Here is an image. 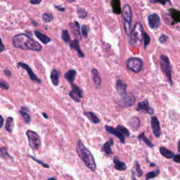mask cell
<instances>
[{"label":"cell","instance_id":"1","mask_svg":"<svg viewBox=\"0 0 180 180\" xmlns=\"http://www.w3.org/2000/svg\"><path fill=\"white\" fill-rule=\"evenodd\" d=\"M13 45L16 48L23 50H31L39 52L42 49V46L34 40L31 37L25 34H19L13 37Z\"/></svg>","mask_w":180,"mask_h":180},{"label":"cell","instance_id":"2","mask_svg":"<svg viewBox=\"0 0 180 180\" xmlns=\"http://www.w3.org/2000/svg\"><path fill=\"white\" fill-rule=\"evenodd\" d=\"M77 152L79 156L83 160L86 166L91 171H95L97 169V165L93 155L86 146L84 145L81 140H79L77 144Z\"/></svg>","mask_w":180,"mask_h":180},{"label":"cell","instance_id":"3","mask_svg":"<svg viewBox=\"0 0 180 180\" xmlns=\"http://www.w3.org/2000/svg\"><path fill=\"white\" fill-rule=\"evenodd\" d=\"M144 30L143 26L140 22H137L135 24L133 28L130 37V44L134 46H139L144 41Z\"/></svg>","mask_w":180,"mask_h":180},{"label":"cell","instance_id":"4","mask_svg":"<svg viewBox=\"0 0 180 180\" xmlns=\"http://www.w3.org/2000/svg\"><path fill=\"white\" fill-rule=\"evenodd\" d=\"M122 16H123L124 28H125L127 35H129L131 22H132V10H131L130 6L128 4L124 6L123 11H122Z\"/></svg>","mask_w":180,"mask_h":180},{"label":"cell","instance_id":"5","mask_svg":"<svg viewBox=\"0 0 180 180\" xmlns=\"http://www.w3.org/2000/svg\"><path fill=\"white\" fill-rule=\"evenodd\" d=\"M160 63L163 73H164L165 75L166 76L169 83L172 85L173 82H172V69L171 65H170V59H169V58L167 56L161 55L160 59Z\"/></svg>","mask_w":180,"mask_h":180},{"label":"cell","instance_id":"6","mask_svg":"<svg viewBox=\"0 0 180 180\" xmlns=\"http://www.w3.org/2000/svg\"><path fill=\"white\" fill-rule=\"evenodd\" d=\"M26 135L28 136L30 146L34 150L38 149L41 145V139L39 134L32 130H27Z\"/></svg>","mask_w":180,"mask_h":180},{"label":"cell","instance_id":"7","mask_svg":"<svg viewBox=\"0 0 180 180\" xmlns=\"http://www.w3.org/2000/svg\"><path fill=\"white\" fill-rule=\"evenodd\" d=\"M127 67L134 73H139L143 68V62L139 58H130L127 61Z\"/></svg>","mask_w":180,"mask_h":180},{"label":"cell","instance_id":"8","mask_svg":"<svg viewBox=\"0 0 180 180\" xmlns=\"http://www.w3.org/2000/svg\"><path fill=\"white\" fill-rule=\"evenodd\" d=\"M136 110L144 112V113H147L151 115H153V113H154V110L150 106L148 100H144L143 101H141L139 103L137 106H136Z\"/></svg>","mask_w":180,"mask_h":180},{"label":"cell","instance_id":"9","mask_svg":"<svg viewBox=\"0 0 180 180\" xmlns=\"http://www.w3.org/2000/svg\"><path fill=\"white\" fill-rule=\"evenodd\" d=\"M148 23L151 29L156 30L160 24V17L157 14H151L148 17Z\"/></svg>","mask_w":180,"mask_h":180},{"label":"cell","instance_id":"10","mask_svg":"<svg viewBox=\"0 0 180 180\" xmlns=\"http://www.w3.org/2000/svg\"><path fill=\"white\" fill-rule=\"evenodd\" d=\"M151 125L152 131H153V134L155 135V137L158 138L160 137L161 135V128L160 122H159L158 119L155 117V116H152L151 119Z\"/></svg>","mask_w":180,"mask_h":180},{"label":"cell","instance_id":"11","mask_svg":"<svg viewBox=\"0 0 180 180\" xmlns=\"http://www.w3.org/2000/svg\"><path fill=\"white\" fill-rule=\"evenodd\" d=\"M69 95L73 100L80 102V99L82 98V94L81 89L79 88L75 84H72V90L69 93Z\"/></svg>","mask_w":180,"mask_h":180},{"label":"cell","instance_id":"12","mask_svg":"<svg viewBox=\"0 0 180 180\" xmlns=\"http://www.w3.org/2000/svg\"><path fill=\"white\" fill-rule=\"evenodd\" d=\"M105 129H106V130L108 133H110V134H111L112 135H114L115 136H116V137L120 140V142L122 144H125V137L121 134V132H120L117 128H113V127H112L106 125V126H105Z\"/></svg>","mask_w":180,"mask_h":180},{"label":"cell","instance_id":"13","mask_svg":"<svg viewBox=\"0 0 180 180\" xmlns=\"http://www.w3.org/2000/svg\"><path fill=\"white\" fill-rule=\"evenodd\" d=\"M122 98V106L124 107H130L134 105L135 102L134 96L132 94L127 93L124 97H121Z\"/></svg>","mask_w":180,"mask_h":180},{"label":"cell","instance_id":"14","mask_svg":"<svg viewBox=\"0 0 180 180\" xmlns=\"http://www.w3.org/2000/svg\"><path fill=\"white\" fill-rule=\"evenodd\" d=\"M18 67H21V68H22L25 69V70H27L28 75H29L30 78L33 81L35 82H38V83H41L40 79H39L38 78H37L36 75L33 73V71L32 70V69L29 66H28L27 64H25V63H19L18 64Z\"/></svg>","mask_w":180,"mask_h":180},{"label":"cell","instance_id":"15","mask_svg":"<svg viewBox=\"0 0 180 180\" xmlns=\"http://www.w3.org/2000/svg\"><path fill=\"white\" fill-rule=\"evenodd\" d=\"M116 89H117L118 94L121 97H124L128 93L127 91V84L120 80H118L116 82Z\"/></svg>","mask_w":180,"mask_h":180},{"label":"cell","instance_id":"16","mask_svg":"<svg viewBox=\"0 0 180 180\" xmlns=\"http://www.w3.org/2000/svg\"><path fill=\"white\" fill-rule=\"evenodd\" d=\"M114 141L112 139H110L109 141L106 142L102 146V151L104 152V153L108 156L111 155L112 154V151L111 150V146H113Z\"/></svg>","mask_w":180,"mask_h":180},{"label":"cell","instance_id":"17","mask_svg":"<svg viewBox=\"0 0 180 180\" xmlns=\"http://www.w3.org/2000/svg\"><path fill=\"white\" fill-rule=\"evenodd\" d=\"M113 163L114 168H115L116 170H118V171H124V170H125L127 169L126 164L120 160L118 156H115L113 158Z\"/></svg>","mask_w":180,"mask_h":180},{"label":"cell","instance_id":"18","mask_svg":"<svg viewBox=\"0 0 180 180\" xmlns=\"http://www.w3.org/2000/svg\"><path fill=\"white\" fill-rule=\"evenodd\" d=\"M128 125L130 127V128L132 129V131L136 132V131H138V129H139L140 127L139 118L138 117H132L129 120Z\"/></svg>","mask_w":180,"mask_h":180},{"label":"cell","instance_id":"19","mask_svg":"<svg viewBox=\"0 0 180 180\" xmlns=\"http://www.w3.org/2000/svg\"><path fill=\"white\" fill-rule=\"evenodd\" d=\"M91 78H92V81L94 84V85L97 87H100L101 83V80L100 74H99V71L97 69H93L91 70Z\"/></svg>","mask_w":180,"mask_h":180},{"label":"cell","instance_id":"20","mask_svg":"<svg viewBox=\"0 0 180 180\" xmlns=\"http://www.w3.org/2000/svg\"><path fill=\"white\" fill-rule=\"evenodd\" d=\"M160 153L163 156H164L165 158H166L168 159L174 158V157L175 156L174 153L170 151V150L168 149L167 148L163 147V146H161L160 148Z\"/></svg>","mask_w":180,"mask_h":180},{"label":"cell","instance_id":"21","mask_svg":"<svg viewBox=\"0 0 180 180\" xmlns=\"http://www.w3.org/2000/svg\"><path fill=\"white\" fill-rule=\"evenodd\" d=\"M170 16L174 22H180V11L176 9H169Z\"/></svg>","mask_w":180,"mask_h":180},{"label":"cell","instance_id":"22","mask_svg":"<svg viewBox=\"0 0 180 180\" xmlns=\"http://www.w3.org/2000/svg\"><path fill=\"white\" fill-rule=\"evenodd\" d=\"M111 5L112 8V11L115 14H120L122 9L120 7V0H112Z\"/></svg>","mask_w":180,"mask_h":180},{"label":"cell","instance_id":"23","mask_svg":"<svg viewBox=\"0 0 180 180\" xmlns=\"http://www.w3.org/2000/svg\"><path fill=\"white\" fill-rule=\"evenodd\" d=\"M35 36L37 37V38L39 40H40L41 42L44 43V44H47V43H49L51 41V39L49 38V37L46 36V35H44V34H42V33H40L39 31L35 30Z\"/></svg>","mask_w":180,"mask_h":180},{"label":"cell","instance_id":"24","mask_svg":"<svg viewBox=\"0 0 180 180\" xmlns=\"http://www.w3.org/2000/svg\"><path fill=\"white\" fill-rule=\"evenodd\" d=\"M70 46L71 47V49H75L77 52H78V55L80 57H84V54L81 51V49H80L78 41L77 40V39H75V40H73L72 42L70 43Z\"/></svg>","mask_w":180,"mask_h":180},{"label":"cell","instance_id":"25","mask_svg":"<svg viewBox=\"0 0 180 180\" xmlns=\"http://www.w3.org/2000/svg\"><path fill=\"white\" fill-rule=\"evenodd\" d=\"M59 75L60 73L57 70H53L51 73V80L52 83L55 86H57L59 82Z\"/></svg>","mask_w":180,"mask_h":180},{"label":"cell","instance_id":"26","mask_svg":"<svg viewBox=\"0 0 180 180\" xmlns=\"http://www.w3.org/2000/svg\"><path fill=\"white\" fill-rule=\"evenodd\" d=\"M71 29H72L73 33L74 35L78 38H80L81 35H80V26H79V23L78 22H74L73 23L70 24Z\"/></svg>","mask_w":180,"mask_h":180},{"label":"cell","instance_id":"27","mask_svg":"<svg viewBox=\"0 0 180 180\" xmlns=\"http://www.w3.org/2000/svg\"><path fill=\"white\" fill-rule=\"evenodd\" d=\"M76 74H77V72L75 70H70L68 71V72L65 74V78L68 80V81L72 84L73 81H74V80H75V78Z\"/></svg>","mask_w":180,"mask_h":180},{"label":"cell","instance_id":"28","mask_svg":"<svg viewBox=\"0 0 180 180\" xmlns=\"http://www.w3.org/2000/svg\"><path fill=\"white\" fill-rule=\"evenodd\" d=\"M144 134H145V132H143L142 133V134H140L138 136V139L139 141H142V142H144V143H145L146 145H147L150 148H153V144L152 142L150 141L149 139L146 138V136L144 135Z\"/></svg>","mask_w":180,"mask_h":180},{"label":"cell","instance_id":"29","mask_svg":"<svg viewBox=\"0 0 180 180\" xmlns=\"http://www.w3.org/2000/svg\"><path fill=\"white\" fill-rule=\"evenodd\" d=\"M159 173H160V170H159V168L156 169L154 171L147 172L146 174V180H149L151 179H153V178H155L158 177Z\"/></svg>","mask_w":180,"mask_h":180},{"label":"cell","instance_id":"30","mask_svg":"<svg viewBox=\"0 0 180 180\" xmlns=\"http://www.w3.org/2000/svg\"><path fill=\"white\" fill-rule=\"evenodd\" d=\"M85 115L89 118V119L94 124H98L100 123V120L97 117V115L92 112H85Z\"/></svg>","mask_w":180,"mask_h":180},{"label":"cell","instance_id":"31","mask_svg":"<svg viewBox=\"0 0 180 180\" xmlns=\"http://www.w3.org/2000/svg\"><path fill=\"white\" fill-rule=\"evenodd\" d=\"M14 119H13V118L9 117L8 119H7V125H6V129H7L9 132H12L13 129H14Z\"/></svg>","mask_w":180,"mask_h":180},{"label":"cell","instance_id":"32","mask_svg":"<svg viewBox=\"0 0 180 180\" xmlns=\"http://www.w3.org/2000/svg\"><path fill=\"white\" fill-rule=\"evenodd\" d=\"M116 128L121 132V134H123L125 137H129V136H130V133H129V130L125 127L122 126V125H118Z\"/></svg>","mask_w":180,"mask_h":180},{"label":"cell","instance_id":"33","mask_svg":"<svg viewBox=\"0 0 180 180\" xmlns=\"http://www.w3.org/2000/svg\"><path fill=\"white\" fill-rule=\"evenodd\" d=\"M20 113L21 114L22 117L23 118V120H24V121L25 122V123L29 124L30 122V120H31V118H30V116L29 114H28L27 112L24 111V110H20Z\"/></svg>","mask_w":180,"mask_h":180},{"label":"cell","instance_id":"34","mask_svg":"<svg viewBox=\"0 0 180 180\" xmlns=\"http://www.w3.org/2000/svg\"><path fill=\"white\" fill-rule=\"evenodd\" d=\"M42 19L45 22H49L54 19V16L53 15L49 13H44L42 15Z\"/></svg>","mask_w":180,"mask_h":180},{"label":"cell","instance_id":"35","mask_svg":"<svg viewBox=\"0 0 180 180\" xmlns=\"http://www.w3.org/2000/svg\"><path fill=\"white\" fill-rule=\"evenodd\" d=\"M135 171H136V174L138 177H142L143 175V171L141 169V166L137 161L135 162Z\"/></svg>","mask_w":180,"mask_h":180},{"label":"cell","instance_id":"36","mask_svg":"<svg viewBox=\"0 0 180 180\" xmlns=\"http://www.w3.org/2000/svg\"><path fill=\"white\" fill-rule=\"evenodd\" d=\"M70 35H69L68 31L65 30L62 32V39H63L65 42H70Z\"/></svg>","mask_w":180,"mask_h":180},{"label":"cell","instance_id":"37","mask_svg":"<svg viewBox=\"0 0 180 180\" xmlns=\"http://www.w3.org/2000/svg\"><path fill=\"white\" fill-rule=\"evenodd\" d=\"M0 156H1L2 158H11L10 156V155L9 154L8 152H7V150L6 148L3 147L0 149Z\"/></svg>","mask_w":180,"mask_h":180},{"label":"cell","instance_id":"38","mask_svg":"<svg viewBox=\"0 0 180 180\" xmlns=\"http://www.w3.org/2000/svg\"><path fill=\"white\" fill-rule=\"evenodd\" d=\"M150 41H151V38H150L149 35H148V34L146 33H145V32H144V47H145V49H146V46L149 45Z\"/></svg>","mask_w":180,"mask_h":180},{"label":"cell","instance_id":"39","mask_svg":"<svg viewBox=\"0 0 180 180\" xmlns=\"http://www.w3.org/2000/svg\"><path fill=\"white\" fill-rule=\"evenodd\" d=\"M78 15L80 18H84L87 16V13L83 9H78Z\"/></svg>","mask_w":180,"mask_h":180},{"label":"cell","instance_id":"40","mask_svg":"<svg viewBox=\"0 0 180 180\" xmlns=\"http://www.w3.org/2000/svg\"><path fill=\"white\" fill-rule=\"evenodd\" d=\"M81 32H82V35H83V37H84V38H86L88 35V33H89V27L86 25H82L81 28Z\"/></svg>","mask_w":180,"mask_h":180},{"label":"cell","instance_id":"41","mask_svg":"<svg viewBox=\"0 0 180 180\" xmlns=\"http://www.w3.org/2000/svg\"><path fill=\"white\" fill-rule=\"evenodd\" d=\"M29 156L32 159H33V160H35V162H37V163H38L39 164H40L41 165H42L43 167H44V168H49V165H47V164H46V163H44L43 162V161H42V160H38V159H37V158H35V157L34 156H33V155H29Z\"/></svg>","mask_w":180,"mask_h":180},{"label":"cell","instance_id":"42","mask_svg":"<svg viewBox=\"0 0 180 180\" xmlns=\"http://www.w3.org/2000/svg\"><path fill=\"white\" fill-rule=\"evenodd\" d=\"M152 2L159 3L162 5H165L166 4L171 2V1H170V0H152Z\"/></svg>","mask_w":180,"mask_h":180},{"label":"cell","instance_id":"43","mask_svg":"<svg viewBox=\"0 0 180 180\" xmlns=\"http://www.w3.org/2000/svg\"><path fill=\"white\" fill-rule=\"evenodd\" d=\"M0 87L4 90H7L9 88V84L5 81H0Z\"/></svg>","mask_w":180,"mask_h":180},{"label":"cell","instance_id":"44","mask_svg":"<svg viewBox=\"0 0 180 180\" xmlns=\"http://www.w3.org/2000/svg\"><path fill=\"white\" fill-rule=\"evenodd\" d=\"M169 37L166 35H161L160 37H159V41L160 43H165L168 40Z\"/></svg>","mask_w":180,"mask_h":180},{"label":"cell","instance_id":"45","mask_svg":"<svg viewBox=\"0 0 180 180\" xmlns=\"http://www.w3.org/2000/svg\"><path fill=\"white\" fill-rule=\"evenodd\" d=\"M173 160L175 163H180V154L175 155V156H174V158H173Z\"/></svg>","mask_w":180,"mask_h":180},{"label":"cell","instance_id":"46","mask_svg":"<svg viewBox=\"0 0 180 180\" xmlns=\"http://www.w3.org/2000/svg\"><path fill=\"white\" fill-rule=\"evenodd\" d=\"M136 174L134 170H131V179H132V180H137L136 178Z\"/></svg>","mask_w":180,"mask_h":180},{"label":"cell","instance_id":"47","mask_svg":"<svg viewBox=\"0 0 180 180\" xmlns=\"http://www.w3.org/2000/svg\"><path fill=\"white\" fill-rule=\"evenodd\" d=\"M42 1V0H30V2L33 4H38Z\"/></svg>","mask_w":180,"mask_h":180},{"label":"cell","instance_id":"48","mask_svg":"<svg viewBox=\"0 0 180 180\" xmlns=\"http://www.w3.org/2000/svg\"><path fill=\"white\" fill-rule=\"evenodd\" d=\"M4 50V46L2 42H1V39L0 38V53L2 52Z\"/></svg>","mask_w":180,"mask_h":180},{"label":"cell","instance_id":"49","mask_svg":"<svg viewBox=\"0 0 180 180\" xmlns=\"http://www.w3.org/2000/svg\"><path fill=\"white\" fill-rule=\"evenodd\" d=\"M4 74L7 75V77H11V73L10 70H4Z\"/></svg>","mask_w":180,"mask_h":180},{"label":"cell","instance_id":"50","mask_svg":"<svg viewBox=\"0 0 180 180\" xmlns=\"http://www.w3.org/2000/svg\"><path fill=\"white\" fill-rule=\"evenodd\" d=\"M3 124H4V119L0 115V128H1V127L3 126Z\"/></svg>","mask_w":180,"mask_h":180},{"label":"cell","instance_id":"51","mask_svg":"<svg viewBox=\"0 0 180 180\" xmlns=\"http://www.w3.org/2000/svg\"><path fill=\"white\" fill-rule=\"evenodd\" d=\"M56 7L59 10L61 11H65V8H63V7H57V6H56Z\"/></svg>","mask_w":180,"mask_h":180},{"label":"cell","instance_id":"52","mask_svg":"<svg viewBox=\"0 0 180 180\" xmlns=\"http://www.w3.org/2000/svg\"><path fill=\"white\" fill-rule=\"evenodd\" d=\"M177 150H178V152H179V153H180V139H179V140L178 141V144H177Z\"/></svg>","mask_w":180,"mask_h":180},{"label":"cell","instance_id":"53","mask_svg":"<svg viewBox=\"0 0 180 180\" xmlns=\"http://www.w3.org/2000/svg\"><path fill=\"white\" fill-rule=\"evenodd\" d=\"M42 115H43V116H44V118H46V119H47V118H48V115H46V113H44V112H43Z\"/></svg>","mask_w":180,"mask_h":180},{"label":"cell","instance_id":"54","mask_svg":"<svg viewBox=\"0 0 180 180\" xmlns=\"http://www.w3.org/2000/svg\"><path fill=\"white\" fill-rule=\"evenodd\" d=\"M47 180H56L55 178H49V179H48Z\"/></svg>","mask_w":180,"mask_h":180},{"label":"cell","instance_id":"55","mask_svg":"<svg viewBox=\"0 0 180 180\" xmlns=\"http://www.w3.org/2000/svg\"><path fill=\"white\" fill-rule=\"evenodd\" d=\"M68 1H69V2H72V1H74V0H67Z\"/></svg>","mask_w":180,"mask_h":180},{"label":"cell","instance_id":"56","mask_svg":"<svg viewBox=\"0 0 180 180\" xmlns=\"http://www.w3.org/2000/svg\"><path fill=\"white\" fill-rule=\"evenodd\" d=\"M150 166H155V164H152V163H151V164L150 165Z\"/></svg>","mask_w":180,"mask_h":180}]
</instances>
